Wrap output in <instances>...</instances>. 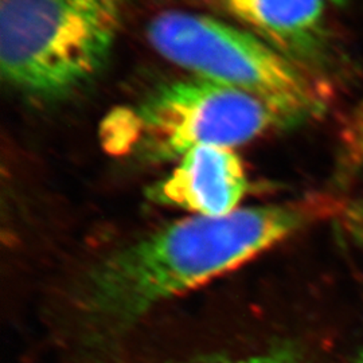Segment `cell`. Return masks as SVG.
<instances>
[{
	"mask_svg": "<svg viewBox=\"0 0 363 363\" xmlns=\"http://www.w3.org/2000/svg\"><path fill=\"white\" fill-rule=\"evenodd\" d=\"M337 210L333 199L310 196L218 218L190 216L121 241L84 261L66 283L65 325L88 347L109 346L166 304Z\"/></svg>",
	"mask_w": 363,
	"mask_h": 363,
	"instance_id": "cell-1",
	"label": "cell"
},
{
	"mask_svg": "<svg viewBox=\"0 0 363 363\" xmlns=\"http://www.w3.org/2000/svg\"><path fill=\"white\" fill-rule=\"evenodd\" d=\"M127 0H0L1 77L27 96L57 100L104 69Z\"/></svg>",
	"mask_w": 363,
	"mask_h": 363,
	"instance_id": "cell-2",
	"label": "cell"
},
{
	"mask_svg": "<svg viewBox=\"0 0 363 363\" xmlns=\"http://www.w3.org/2000/svg\"><path fill=\"white\" fill-rule=\"evenodd\" d=\"M147 37L163 58L194 77L252 94L295 124L325 109L322 81L249 30L201 13L167 11L152 19Z\"/></svg>",
	"mask_w": 363,
	"mask_h": 363,
	"instance_id": "cell-3",
	"label": "cell"
},
{
	"mask_svg": "<svg viewBox=\"0 0 363 363\" xmlns=\"http://www.w3.org/2000/svg\"><path fill=\"white\" fill-rule=\"evenodd\" d=\"M295 123L257 97L191 77L162 85L142 104L108 117V151L140 152L150 160L181 159L196 147L233 148Z\"/></svg>",
	"mask_w": 363,
	"mask_h": 363,
	"instance_id": "cell-4",
	"label": "cell"
},
{
	"mask_svg": "<svg viewBox=\"0 0 363 363\" xmlns=\"http://www.w3.org/2000/svg\"><path fill=\"white\" fill-rule=\"evenodd\" d=\"M247 187L242 162L232 148L203 145L182 156L169 177L151 189L150 198L191 216L218 218L240 208Z\"/></svg>",
	"mask_w": 363,
	"mask_h": 363,
	"instance_id": "cell-5",
	"label": "cell"
},
{
	"mask_svg": "<svg viewBox=\"0 0 363 363\" xmlns=\"http://www.w3.org/2000/svg\"><path fill=\"white\" fill-rule=\"evenodd\" d=\"M220 9L312 72L327 43V7L343 0H214ZM313 73V72H312Z\"/></svg>",
	"mask_w": 363,
	"mask_h": 363,
	"instance_id": "cell-6",
	"label": "cell"
},
{
	"mask_svg": "<svg viewBox=\"0 0 363 363\" xmlns=\"http://www.w3.org/2000/svg\"><path fill=\"white\" fill-rule=\"evenodd\" d=\"M216 347V346H214ZM152 363H303L294 352L279 349H253L242 345H220L216 349L175 354Z\"/></svg>",
	"mask_w": 363,
	"mask_h": 363,
	"instance_id": "cell-7",
	"label": "cell"
},
{
	"mask_svg": "<svg viewBox=\"0 0 363 363\" xmlns=\"http://www.w3.org/2000/svg\"><path fill=\"white\" fill-rule=\"evenodd\" d=\"M342 140L351 159L363 166V101L347 117Z\"/></svg>",
	"mask_w": 363,
	"mask_h": 363,
	"instance_id": "cell-8",
	"label": "cell"
}]
</instances>
